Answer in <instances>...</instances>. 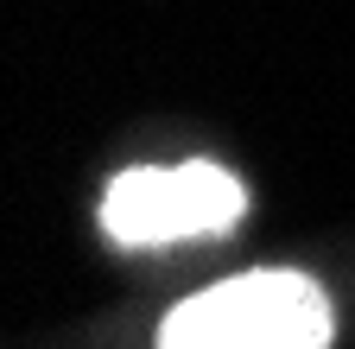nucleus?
<instances>
[{
    "mask_svg": "<svg viewBox=\"0 0 355 349\" xmlns=\"http://www.w3.org/2000/svg\"><path fill=\"white\" fill-rule=\"evenodd\" d=\"M336 312L318 280L292 267H254L171 305L159 349H330Z\"/></svg>",
    "mask_w": 355,
    "mask_h": 349,
    "instance_id": "nucleus-1",
    "label": "nucleus"
},
{
    "mask_svg": "<svg viewBox=\"0 0 355 349\" xmlns=\"http://www.w3.org/2000/svg\"><path fill=\"white\" fill-rule=\"evenodd\" d=\"M248 216V185L216 159L184 165H133L102 191V235L127 254L216 241Z\"/></svg>",
    "mask_w": 355,
    "mask_h": 349,
    "instance_id": "nucleus-2",
    "label": "nucleus"
}]
</instances>
